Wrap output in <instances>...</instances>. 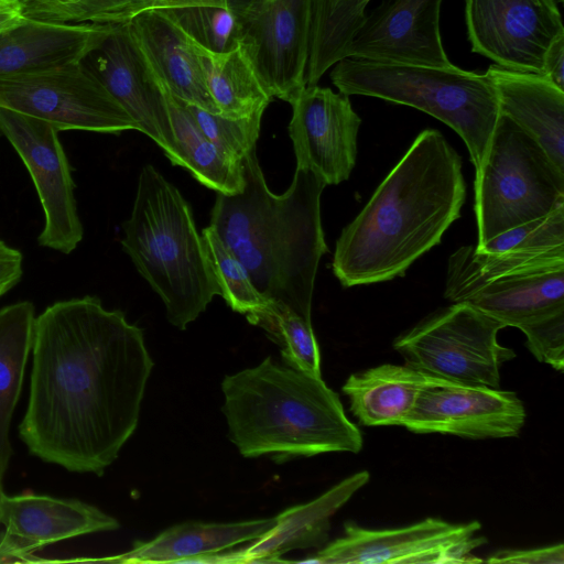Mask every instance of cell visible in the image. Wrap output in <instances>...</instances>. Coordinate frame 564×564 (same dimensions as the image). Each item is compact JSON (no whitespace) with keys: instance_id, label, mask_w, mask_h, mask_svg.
<instances>
[{"instance_id":"6da1fadb","label":"cell","mask_w":564,"mask_h":564,"mask_svg":"<svg viewBox=\"0 0 564 564\" xmlns=\"http://www.w3.org/2000/svg\"><path fill=\"white\" fill-rule=\"evenodd\" d=\"M19 436L31 455L104 475L134 433L154 362L143 332L96 296L58 301L34 323Z\"/></svg>"},{"instance_id":"7a4b0ae2","label":"cell","mask_w":564,"mask_h":564,"mask_svg":"<svg viewBox=\"0 0 564 564\" xmlns=\"http://www.w3.org/2000/svg\"><path fill=\"white\" fill-rule=\"evenodd\" d=\"M466 197L462 158L425 129L341 231L332 269L343 286L403 276L460 217Z\"/></svg>"},{"instance_id":"3957f363","label":"cell","mask_w":564,"mask_h":564,"mask_svg":"<svg viewBox=\"0 0 564 564\" xmlns=\"http://www.w3.org/2000/svg\"><path fill=\"white\" fill-rule=\"evenodd\" d=\"M240 193H217L209 227L247 269L257 290L312 321V300L321 258L328 251L321 221L326 183L296 169L290 187L273 194L256 148L243 159Z\"/></svg>"},{"instance_id":"277c9868","label":"cell","mask_w":564,"mask_h":564,"mask_svg":"<svg viewBox=\"0 0 564 564\" xmlns=\"http://www.w3.org/2000/svg\"><path fill=\"white\" fill-rule=\"evenodd\" d=\"M228 436L248 458L275 463L332 452L359 453L360 430L322 377L282 366L271 357L221 382Z\"/></svg>"},{"instance_id":"5b68a950","label":"cell","mask_w":564,"mask_h":564,"mask_svg":"<svg viewBox=\"0 0 564 564\" xmlns=\"http://www.w3.org/2000/svg\"><path fill=\"white\" fill-rule=\"evenodd\" d=\"M121 246L161 297L169 322L183 330L220 295L192 208L154 166L139 175Z\"/></svg>"},{"instance_id":"8992f818","label":"cell","mask_w":564,"mask_h":564,"mask_svg":"<svg viewBox=\"0 0 564 564\" xmlns=\"http://www.w3.org/2000/svg\"><path fill=\"white\" fill-rule=\"evenodd\" d=\"M332 83L345 95H362L419 109L452 128L479 171L500 112L486 74L445 67L345 57L333 65Z\"/></svg>"},{"instance_id":"52a82bcc","label":"cell","mask_w":564,"mask_h":564,"mask_svg":"<svg viewBox=\"0 0 564 564\" xmlns=\"http://www.w3.org/2000/svg\"><path fill=\"white\" fill-rule=\"evenodd\" d=\"M563 205L564 174L533 138L500 115L475 172L476 247Z\"/></svg>"},{"instance_id":"ba28073f","label":"cell","mask_w":564,"mask_h":564,"mask_svg":"<svg viewBox=\"0 0 564 564\" xmlns=\"http://www.w3.org/2000/svg\"><path fill=\"white\" fill-rule=\"evenodd\" d=\"M506 326L464 303L430 314L399 335L393 348L405 365L459 384L500 388V369L516 352L498 343Z\"/></svg>"},{"instance_id":"9c48e42d","label":"cell","mask_w":564,"mask_h":564,"mask_svg":"<svg viewBox=\"0 0 564 564\" xmlns=\"http://www.w3.org/2000/svg\"><path fill=\"white\" fill-rule=\"evenodd\" d=\"M0 107L46 121L58 131L138 130L132 117L80 61L1 77Z\"/></svg>"},{"instance_id":"30bf717a","label":"cell","mask_w":564,"mask_h":564,"mask_svg":"<svg viewBox=\"0 0 564 564\" xmlns=\"http://www.w3.org/2000/svg\"><path fill=\"white\" fill-rule=\"evenodd\" d=\"M478 521L454 524L437 518L397 529H367L354 521L344 535L301 561L322 564L479 563L474 551L487 542Z\"/></svg>"},{"instance_id":"8fae6325","label":"cell","mask_w":564,"mask_h":564,"mask_svg":"<svg viewBox=\"0 0 564 564\" xmlns=\"http://www.w3.org/2000/svg\"><path fill=\"white\" fill-rule=\"evenodd\" d=\"M0 130L22 159L37 192L44 212L39 245L69 254L83 240L84 229L59 131L46 121L1 107Z\"/></svg>"},{"instance_id":"7c38bea8","label":"cell","mask_w":564,"mask_h":564,"mask_svg":"<svg viewBox=\"0 0 564 564\" xmlns=\"http://www.w3.org/2000/svg\"><path fill=\"white\" fill-rule=\"evenodd\" d=\"M470 247L448 259L445 297L468 304L506 327L521 328L564 311V264L484 274L474 265Z\"/></svg>"},{"instance_id":"4fadbf2b","label":"cell","mask_w":564,"mask_h":564,"mask_svg":"<svg viewBox=\"0 0 564 564\" xmlns=\"http://www.w3.org/2000/svg\"><path fill=\"white\" fill-rule=\"evenodd\" d=\"M236 17L239 46L262 84L291 105L306 87L311 0H249Z\"/></svg>"},{"instance_id":"5bb4252c","label":"cell","mask_w":564,"mask_h":564,"mask_svg":"<svg viewBox=\"0 0 564 564\" xmlns=\"http://www.w3.org/2000/svg\"><path fill=\"white\" fill-rule=\"evenodd\" d=\"M471 51L512 70L543 75L545 54L564 35L555 0H465Z\"/></svg>"},{"instance_id":"9a60e30c","label":"cell","mask_w":564,"mask_h":564,"mask_svg":"<svg viewBox=\"0 0 564 564\" xmlns=\"http://www.w3.org/2000/svg\"><path fill=\"white\" fill-rule=\"evenodd\" d=\"M82 65L124 108L173 165L180 156L170 119L166 87L134 41L126 22L116 23L88 51Z\"/></svg>"},{"instance_id":"2e32d148","label":"cell","mask_w":564,"mask_h":564,"mask_svg":"<svg viewBox=\"0 0 564 564\" xmlns=\"http://www.w3.org/2000/svg\"><path fill=\"white\" fill-rule=\"evenodd\" d=\"M525 416L512 391L447 382L425 388L402 426L422 434L506 438L520 434Z\"/></svg>"},{"instance_id":"e0dca14e","label":"cell","mask_w":564,"mask_h":564,"mask_svg":"<svg viewBox=\"0 0 564 564\" xmlns=\"http://www.w3.org/2000/svg\"><path fill=\"white\" fill-rule=\"evenodd\" d=\"M291 106L289 134L296 169L312 171L326 185L348 180L356 164L361 124L349 96L328 87L306 86Z\"/></svg>"},{"instance_id":"ac0fdd59","label":"cell","mask_w":564,"mask_h":564,"mask_svg":"<svg viewBox=\"0 0 564 564\" xmlns=\"http://www.w3.org/2000/svg\"><path fill=\"white\" fill-rule=\"evenodd\" d=\"M443 0H381L349 42L346 56L381 63L445 67L440 17Z\"/></svg>"},{"instance_id":"d6986e66","label":"cell","mask_w":564,"mask_h":564,"mask_svg":"<svg viewBox=\"0 0 564 564\" xmlns=\"http://www.w3.org/2000/svg\"><path fill=\"white\" fill-rule=\"evenodd\" d=\"M0 562H32L33 552L73 538L116 531L119 521L78 499L4 494L0 509Z\"/></svg>"},{"instance_id":"ffe728a7","label":"cell","mask_w":564,"mask_h":564,"mask_svg":"<svg viewBox=\"0 0 564 564\" xmlns=\"http://www.w3.org/2000/svg\"><path fill=\"white\" fill-rule=\"evenodd\" d=\"M370 479L367 470L358 471L316 499L291 507L276 516V524L246 547L207 555L197 563L286 562L280 556L293 550L324 546L330 519Z\"/></svg>"},{"instance_id":"44dd1931","label":"cell","mask_w":564,"mask_h":564,"mask_svg":"<svg viewBox=\"0 0 564 564\" xmlns=\"http://www.w3.org/2000/svg\"><path fill=\"white\" fill-rule=\"evenodd\" d=\"M126 23L155 73L174 97L218 113L207 88L200 48L163 9L143 10Z\"/></svg>"},{"instance_id":"7402d4cb","label":"cell","mask_w":564,"mask_h":564,"mask_svg":"<svg viewBox=\"0 0 564 564\" xmlns=\"http://www.w3.org/2000/svg\"><path fill=\"white\" fill-rule=\"evenodd\" d=\"M500 115L533 138L564 174V90L545 75L492 64L485 73Z\"/></svg>"},{"instance_id":"603a6c76","label":"cell","mask_w":564,"mask_h":564,"mask_svg":"<svg viewBox=\"0 0 564 564\" xmlns=\"http://www.w3.org/2000/svg\"><path fill=\"white\" fill-rule=\"evenodd\" d=\"M112 25L26 19L0 34V78L80 61Z\"/></svg>"},{"instance_id":"cb8c5ba5","label":"cell","mask_w":564,"mask_h":564,"mask_svg":"<svg viewBox=\"0 0 564 564\" xmlns=\"http://www.w3.org/2000/svg\"><path fill=\"white\" fill-rule=\"evenodd\" d=\"M275 524V517L239 522H184L148 542L137 541L128 552L90 562L196 563L207 555L257 540Z\"/></svg>"},{"instance_id":"d4e9b609","label":"cell","mask_w":564,"mask_h":564,"mask_svg":"<svg viewBox=\"0 0 564 564\" xmlns=\"http://www.w3.org/2000/svg\"><path fill=\"white\" fill-rule=\"evenodd\" d=\"M447 382L405 364H384L351 373L341 389L362 425L390 426L403 424L425 388Z\"/></svg>"},{"instance_id":"484cf974","label":"cell","mask_w":564,"mask_h":564,"mask_svg":"<svg viewBox=\"0 0 564 564\" xmlns=\"http://www.w3.org/2000/svg\"><path fill=\"white\" fill-rule=\"evenodd\" d=\"M470 258L484 274L564 264V205L550 214L499 234Z\"/></svg>"},{"instance_id":"4316f807","label":"cell","mask_w":564,"mask_h":564,"mask_svg":"<svg viewBox=\"0 0 564 564\" xmlns=\"http://www.w3.org/2000/svg\"><path fill=\"white\" fill-rule=\"evenodd\" d=\"M35 307L21 301L0 310V481L12 457L10 425L32 351Z\"/></svg>"},{"instance_id":"83f0119b","label":"cell","mask_w":564,"mask_h":564,"mask_svg":"<svg viewBox=\"0 0 564 564\" xmlns=\"http://www.w3.org/2000/svg\"><path fill=\"white\" fill-rule=\"evenodd\" d=\"M166 98L178 150V166L188 170L200 184L217 193H240L245 185L242 161L230 159L204 135L184 101L169 90Z\"/></svg>"},{"instance_id":"f1b7e54d","label":"cell","mask_w":564,"mask_h":564,"mask_svg":"<svg viewBox=\"0 0 564 564\" xmlns=\"http://www.w3.org/2000/svg\"><path fill=\"white\" fill-rule=\"evenodd\" d=\"M200 51L207 88L220 116L241 119L265 110L273 97L240 46L223 54Z\"/></svg>"},{"instance_id":"f546056e","label":"cell","mask_w":564,"mask_h":564,"mask_svg":"<svg viewBox=\"0 0 564 564\" xmlns=\"http://www.w3.org/2000/svg\"><path fill=\"white\" fill-rule=\"evenodd\" d=\"M250 324L263 328L280 346L286 366L322 377L321 352L312 321L284 304L270 301L268 308Z\"/></svg>"},{"instance_id":"4dcf8cb0","label":"cell","mask_w":564,"mask_h":564,"mask_svg":"<svg viewBox=\"0 0 564 564\" xmlns=\"http://www.w3.org/2000/svg\"><path fill=\"white\" fill-rule=\"evenodd\" d=\"M200 236L220 296L232 311L246 315L250 323L268 308L270 300L257 290L245 265L212 227L204 228Z\"/></svg>"},{"instance_id":"1f68e13d","label":"cell","mask_w":564,"mask_h":564,"mask_svg":"<svg viewBox=\"0 0 564 564\" xmlns=\"http://www.w3.org/2000/svg\"><path fill=\"white\" fill-rule=\"evenodd\" d=\"M163 10L204 51L223 54L239 46L237 17L227 8L197 6Z\"/></svg>"},{"instance_id":"d6a6232c","label":"cell","mask_w":564,"mask_h":564,"mask_svg":"<svg viewBox=\"0 0 564 564\" xmlns=\"http://www.w3.org/2000/svg\"><path fill=\"white\" fill-rule=\"evenodd\" d=\"M204 135L230 159L241 162L256 148L264 111L241 119H229L186 104Z\"/></svg>"},{"instance_id":"836d02e7","label":"cell","mask_w":564,"mask_h":564,"mask_svg":"<svg viewBox=\"0 0 564 564\" xmlns=\"http://www.w3.org/2000/svg\"><path fill=\"white\" fill-rule=\"evenodd\" d=\"M527 347L541 362L557 371L564 369V311L520 328Z\"/></svg>"},{"instance_id":"e575fe53","label":"cell","mask_w":564,"mask_h":564,"mask_svg":"<svg viewBox=\"0 0 564 564\" xmlns=\"http://www.w3.org/2000/svg\"><path fill=\"white\" fill-rule=\"evenodd\" d=\"M249 0H101L102 22L123 23L148 9L212 6L227 8L235 13L241 11Z\"/></svg>"},{"instance_id":"d590c367","label":"cell","mask_w":564,"mask_h":564,"mask_svg":"<svg viewBox=\"0 0 564 564\" xmlns=\"http://www.w3.org/2000/svg\"><path fill=\"white\" fill-rule=\"evenodd\" d=\"M484 561L512 564H563L564 545L560 543L530 550H499Z\"/></svg>"},{"instance_id":"8d00e7d4","label":"cell","mask_w":564,"mask_h":564,"mask_svg":"<svg viewBox=\"0 0 564 564\" xmlns=\"http://www.w3.org/2000/svg\"><path fill=\"white\" fill-rule=\"evenodd\" d=\"M323 8L339 22L357 26L366 15L371 0H318Z\"/></svg>"},{"instance_id":"74e56055","label":"cell","mask_w":564,"mask_h":564,"mask_svg":"<svg viewBox=\"0 0 564 564\" xmlns=\"http://www.w3.org/2000/svg\"><path fill=\"white\" fill-rule=\"evenodd\" d=\"M22 253L0 239V286L12 289L22 276Z\"/></svg>"},{"instance_id":"f35d334b","label":"cell","mask_w":564,"mask_h":564,"mask_svg":"<svg viewBox=\"0 0 564 564\" xmlns=\"http://www.w3.org/2000/svg\"><path fill=\"white\" fill-rule=\"evenodd\" d=\"M543 75L564 90V35L557 37L549 47L544 57Z\"/></svg>"},{"instance_id":"ab89813d","label":"cell","mask_w":564,"mask_h":564,"mask_svg":"<svg viewBox=\"0 0 564 564\" xmlns=\"http://www.w3.org/2000/svg\"><path fill=\"white\" fill-rule=\"evenodd\" d=\"M26 19L18 4H0V34L21 25Z\"/></svg>"},{"instance_id":"60d3db41","label":"cell","mask_w":564,"mask_h":564,"mask_svg":"<svg viewBox=\"0 0 564 564\" xmlns=\"http://www.w3.org/2000/svg\"><path fill=\"white\" fill-rule=\"evenodd\" d=\"M90 10V22L98 23L99 18V1L100 0H87Z\"/></svg>"},{"instance_id":"b9f144b4","label":"cell","mask_w":564,"mask_h":564,"mask_svg":"<svg viewBox=\"0 0 564 564\" xmlns=\"http://www.w3.org/2000/svg\"><path fill=\"white\" fill-rule=\"evenodd\" d=\"M3 496H4V491H3L2 482L0 481V509H1V502H2Z\"/></svg>"},{"instance_id":"7bdbcfd3","label":"cell","mask_w":564,"mask_h":564,"mask_svg":"<svg viewBox=\"0 0 564 564\" xmlns=\"http://www.w3.org/2000/svg\"><path fill=\"white\" fill-rule=\"evenodd\" d=\"M9 290H10V288H8V286H0V296H2Z\"/></svg>"},{"instance_id":"ee69618b","label":"cell","mask_w":564,"mask_h":564,"mask_svg":"<svg viewBox=\"0 0 564 564\" xmlns=\"http://www.w3.org/2000/svg\"><path fill=\"white\" fill-rule=\"evenodd\" d=\"M10 1L9 0H0V4H6V3H9Z\"/></svg>"},{"instance_id":"f6af8a7d","label":"cell","mask_w":564,"mask_h":564,"mask_svg":"<svg viewBox=\"0 0 564 564\" xmlns=\"http://www.w3.org/2000/svg\"><path fill=\"white\" fill-rule=\"evenodd\" d=\"M555 2L558 4V3H563V0H555Z\"/></svg>"},{"instance_id":"bcb514c9","label":"cell","mask_w":564,"mask_h":564,"mask_svg":"<svg viewBox=\"0 0 564 564\" xmlns=\"http://www.w3.org/2000/svg\"><path fill=\"white\" fill-rule=\"evenodd\" d=\"M1 134H2V133H1V130H0V135H1Z\"/></svg>"}]
</instances>
